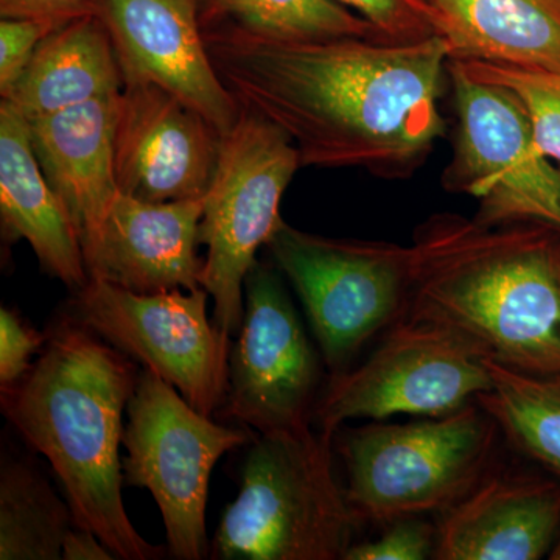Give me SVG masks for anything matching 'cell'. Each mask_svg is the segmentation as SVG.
Returning a JSON list of instances; mask_svg holds the SVG:
<instances>
[{
	"instance_id": "1",
	"label": "cell",
	"mask_w": 560,
	"mask_h": 560,
	"mask_svg": "<svg viewBox=\"0 0 560 560\" xmlns=\"http://www.w3.org/2000/svg\"><path fill=\"white\" fill-rule=\"evenodd\" d=\"M202 31L224 86L290 136L301 167L408 179L445 136L451 46L442 36L294 43L230 25Z\"/></svg>"
},
{
	"instance_id": "2",
	"label": "cell",
	"mask_w": 560,
	"mask_h": 560,
	"mask_svg": "<svg viewBox=\"0 0 560 560\" xmlns=\"http://www.w3.org/2000/svg\"><path fill=\"white\" fill-rule=\"evenodd\" d=\"M44 352L20 382L0 388L5 418L57 474L73 526L116 559H161L125 511L119 447L139 372L130 357L72 315L50 327Z\"/></svg>"
},
{
	"instance_id": "3",
	"label": "cell",
	"mask_w": 560,
	"mask_h": 560,
	"mask_svg": "<svg viewBox=\"0 0 560 560\" xmlns=\"http://www.w3.org/2000/svg\"><path fill=\"white\" fill-rule=\"evenodd\" d=\"M559 242L539 224L434 213L412 235L405 316L451 327L508 370L560 374Z\"/></svg>"
},
{
	"instance_id": "4",
	"label": "cell",
	"mask_w": 560,
	"mask_h": 560,
	"mask_svg": "<svg viewBox=\"0 0 560 560\" xmlns=\"http://www.w3.org/2000/svg\"><path fill=\"white\" fill-rule=\"evenodd\" d=\"M334 447V434L312 425L257 434L210 559L342 560L363 522L338 481Z\"/></svg>"
},
{
	"instance_id": "5",
	"label": "cell",
	"mask_w": 560,
	"mask_h": 560,
	"mask_svg": "<svg viewBox=\"0 0 560 560\" xmlns=\"http://www.w3.org/2000/svg\"><path fill=\"white\" fill-rule=\"evenodd\" d=\"M499 423L478 401L441 418L370 423L334 434L361 522L442 515L499 466Z\"/></svg>"
},
{
	"instance_id": "6",
	"label": "cell",
	"mask_w": 560,
	"mask_h": 560,
	"mask_svg": "<svg viewBox=\"0 0 560 560\" xmlns=\"http://www.w3.org/2000/svg\"><path fill=\"white\" fill-rule=\"evenodd\" d=\"M267 248L304 305L330 377L408 311L411 246L323 237L282 221Z\"/></svg>"
},
{
	"instance_id": "7",
	"label": "cell",
	"mask_w": 560,
	"mask_h": 560,
	"mask_svg": "<svg viewBox=\"0 0 560 560\" xmlns=\"http://www.w3.org/2000/svg\"><path fill=\"white\" fill-rule=\"evenodd\" d=\"M300 167L290 136L256 110L242 106L234 127L221 136L202 209L200 242L208 257L201 287L213 300V323L231 337L242 327L246 276L283 221L280 201Z\"/></svg>"
},
{
	"instance_id": "8",
	"label": "cell",
	"mask_w": 560,
	"mask_h": 560,
	"mask_svg": "<svg viewBox=\"0 0 560 560\" xmlns=\"http://www.w3.org/2000/svg\"><path fill=\"white\" fill-rule=\"evenodd\" d=\"M456 127L442 186L478 201L485 226L539 224L560 234V165L544 153L521 101L448 61Z\"/></svg>"
},
{
	"instance_id": "9",
	"label": "cell",
	"mask_w": 560,
	"mask_h": 560,
	"mask_svg": "<svg viewBox=\"0 0 560 560\" xmlns=\"http://www.w3.org/2000/svg\"><path fill=\"white\" fill-rule=\"evenodd\" d=\"M127 415L121 440L127 448L121 458L124 486L153 495L173 559L210 558L206 533L210 475L224 453L256 440V431L213 422L147 368L139 372Z\"/></svg>"
},
{
	"instance_id": "10",
	"label": "cell",
	"mask_w": 560,
	"mask_h": 560,
	"mask_svg": "<svg viewBox=\"0 0 560 560\" xmlns=\"http://www.w3.org/2000/svg\"><path fill=\"white\" fill-rule=\"evenodd\" d=\"M492 388L488 359L469 338L404 316L359 366L324 385L313 422L335 434L352 419L441 418Z\"/></svg>"
},
{
	"instance_id": "11",
	"label": "cell",
	"mask_w": 560,
	"mask_h": 560,
	"mask_svg": "<svg viewBox=\"0 0 560 560\" xmlns=\"http://www.w3.org/2000/svg\"><path fill=\"white\" fill-rule=\"evenodd\" d=\"M205 289L132 293L91 279L69 313L212 418L226 400L231 335L209 319Z\"/></svg>"
},
{
	"instance_id": "12",
	"label": "cell",
	"mask_w": 560,
	"mask_h": 560,
	"mask_svg": "<svg viewBox=\"0 0 560 560\" xmlns=\"http://www.w3.org/2000/svg\"><path fill=\"white\" fill-rule=\"evenodd\" d=\"M278 267L257 261L232 345L224 416L257 434L311 427L323 393V357L302 326Z\"/></svg>"
},
{
	"instance_id": "13",
	"label": "cell",
	"mask_w": 560,
	"mask_h": 560,
	"mask_svg": "<svg viewBox=\"0 0 560 560\" xmlns=\"http://www.w3.org/2000/svg\"><path fill=\"white\" fill-rule=\"evenodd\" d=\"M119 61L124 86L172 92L226 135L242 113L210 60L200 0H92Z\"/></svg>"
},
{
	"instance_id": "14",
	"label": "cell",
	"mask_w": 560,
	"mask_h": 560,
	"mask_svg": "<svg viewBox=\"0 0 560 560\" xmlns=\"http://www.w3.org/2000/svg\"><path fill=\"white\" fill-rule=\"evenodd\" d=\"M221 132L154 84H128L117 102L114 168L121 194L149 202L197 200L219 164Z\"/></svg>"
},
{
	"instance_id": "15",
	"label": "cell",
	"mask_w": 560,
	"mask_h": 560,
	"mask_svg": "<svg viewBox=\"0 0 560 560\" xmlns=\"http://www.w3.org/2000/svg\"><path fill=\"white\" fill-rule=\"evenodd\" d=\"M560 533V480L497 466L440 515L436 560H539Z\"/></svg>"
},
{
	"instance_id": "16",
	"label": "cell",
	"mask_w": 560,
	"mask_h": 560,
	"mask_svg": "<svg viewBox=\"0 0 560 560\" xmlns=\"http://www.w3.org/2000/svg\"><path fill=\"white\" fill-rule=\"evenodd\" d=\"M202 209L205 198L149 202L119 191L86 259L90 279L139 294L202 289Z\"/></svg>"
},
{
	"instance_id": "17",
	"label": "cell",
	"mask_w": 560,
	"mask_h": 560,
	"mask_svg": "<svg viewBox=\"0 0 560 560\" xmlns=\"http://www.w3.org/2000/svg\"><path fill=\"white\" fill-rule=\"evenodd\" d=\"M120 92L47 117L25 119L40 171L79 232L84 260L94 253L120 191L114 168Z\"/></svg>"
},
{
	"instance_id": "18",
	"label": "cell",
	"mask_w": 560,
	"mask_h": 560,
	"mask_svg": "<svg viewBox=\"0 0 560 560\" xmlns=\"http://www.w3.org/2000/svg\"><path fill=\"white\" fill-rule=\"evenodd\" d=\"M0 219L3 237L27 241L40 268L73 294L90 283L75 224L40 171L28 121L7 101L0 105Z\"/></svg>"
},
{
	"instance_id": "19",
	"label": "cell",
	"mask_w": 560,
	"mask_h": 560,
	"mask_svg": "<svg viewBox=\"0 0 560 560\" xmlns=\"http://www.w3.org/2000/svg\"><path fill=\"white\" fill-rule=\"evenodd\" d=\"M451 60L560 73V0H429Z\"/></svg>"
},
{
	"instance_id": "20",
	"label": "cell",
	"mask_w": 560,
	"mask_h": 560,
	"mask_svg": "<svg viewBox=\"0 0 560 560\" xmlns=\"http://www.w3.org/2000/svg\"><path fill=\"white\" fill-rule=\"evenodd\" d=\"M124 90L113 40L101 18H79L40 43L2 101L27 120L86 105Z\"/></svg>"
},
{
	"instance_id": "21",
	"label": "cell",
	"mask_w": 560,
	"mask_h": 560,
	"mask_svg": "<svg viewBox=\"0 0 560 560\" xmlns=\"http://www.w3.org/2000/svg\"><path fill=\"white\" fill-rule=\"evenodd\" d=\"M488 366L492 388L478 404L515 452L560 480V374H523L490 360Z\"/></svg>"
},
{
	"instance_id": "22",
	"label": "cell",
	"mask_w": 560,
	"mask_h": 560,
	"mask_svg": "<svg viewBox=\"0 0 560 560\" xmlns=\"http://www.w3.org/2000/svg\"><path fill=\"white\" fill-rule=\"evenodd\" d=\"M73 518L68 501L24 460L0 467V559L60 560Z\"/></svg>"
},
{
	"instance_id": "23",
	"label": "cell",
	"mask_w": 560,
	"mask_h": 560,
	"mask_svg": "<svg viewBox=\"0 0 560 560\" xmlns=\"http://www.w3.org/2000/svg\"><path fill=\"white\" fill-rule=\"evenodd\" d=\"M202 28L230 25L275 40L378 39L381 33L331 0H200Z\"/></svg>"
},
{
	"instance_id": "24",
	"label": "cell",
	"mask_w": 560,
	"mask_h": 560,
	"mask_svg": "<svg viewBox=\"0 0 560 560\" xmlns=\"http://www.w3.org/2000/svg\"><path fill=\"white\" fill-rule=\"evenodd\" d=\"M475 79L510 90L521 101L544 153L560 164V73L539 72L482 61H458Z\"/></svg>"
},
{
	"instance_id": "25",
	"label": "cell",
	"mask_w": 560,
	"mask_h": 560,
	"mask_svg": "<svg viewBox=\"0 0 560 560\" xmlns=\"http://www.w3.org/2000/svg\"><path fill=\"white\" fill-rule=\"evenodd\" d=\"M370 22L393 43H418L441 36L440 18L429 0H331Z\"/></svg>"
},
{
	"instance_id": "26",
	"label": "cell",
	"mask_w": 560,
	"mask_h": 560,
	"mask_svg": "<svg viewBox=\"0 0 560 560\" xmlns=\"http://www.w3.org/2000/svg\"><path fill=\"white\" fill-rule=\"evenodd\" d=\"M375 540L353 544L342 560H425L434 559L438 523L427 517H405L386 523Z\"/></svg>"
},
{
	"instance_id": "27",
	"label": "cell",
	"mask_w": 560,
	"mask_h": 560,
	"mask_svg": "<svg viewBox=\"0 0 560 560\" xmlns=\"http://www.w3.org/2000/svg\"><path fill=\"white\" fill-rule=\"evenodd\" d=\"M62 25L66 24L49 20L2 18L0 22V94L2 98L16 84L40 43Z\"/></svg>"
},
{
	"instance_id": "28",
	"label": "cell",
	"mask_w": 560,
	"mask_h": 560,
	"mask_svg": "<svg viewBox=\"0 0 560 560\" xmlns=\"http://www.w3.org/2000/svg\"><path fill=\"white\" fill-rule=\"evenodd\" d=\"M47 338L49 334L27 326L10 308H0V388H9L31 371L32 355Z\"/></svg>"
},
{
	"instance_id": "29",
	"label": "cell",
	"mask_w": 560,
	"mask_h": 560,
	"mask_svg": "<svg viewBox=\"0 0 560 560\" xmlns=\"http://www.w3.org/2000/svg\"><path fill=\"white\" fill-rule=\"evenodd\" d=\"M2 18L49 20L60 24L94 14L92 0H0Z\"/></svg>"
},
{
	"instance_id": "30",
	"label": "cell",
	"mask_w": 560,
	"mask_h": 560,
	"mask_svg": "<svg viewBox=\"0 0 560 560\" xmlns=\"http://www.w3.org/2000/svg\"><path fill=\"white\" fill-rule=\"evenodd\" d=\"M62 559L66 560H110L116 556L94 533L88 529L70 528L62 544Z\"/></svg>"
},
{
	"instance_id": "31",
	"label": "cell",
	"mask_w": 560,
	"mask_h": 560,
	"mask_svg": "<svg viewBox=\"0 0 560 560\" xmlns=\"http://www.w3.org/2000/svg\"><path fill=\"white\" fill-rule=\"evenodd\" d=\"M550 559H560V533L558 540H556L555 547H552V550L550 552V556H548Z\"/></svg>"
},
{
	"instance_id": "32",
	"label": "cell",
	"mask_w": 560,
	"mask_h": 560,
	"mask_svg": "<svg viewBox=\"0 0 560 560\" xmlns=\"http://www.w3.org/2000/svg\"><path fill=\"white\" fill-rule=\"evenodd\" d=\"M556 267H558V276H559V282H560V242L558 245V254H556Z\"/></svg>"
}]
</instances>
